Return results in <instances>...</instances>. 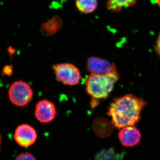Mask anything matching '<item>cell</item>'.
<instances>
[{
  "label": "cell",
  "instance_id": "cell-17",
  "mask_svg": "<svg viewBox=\"0 0 160 160\" xmlns=\"http://www.w3.org/2000/svg\"><path fill=\"white\" fill-rule=\"evenodd\" d=\"M1 142H2V137H1V134H0V150H1Z\"/></svg>",
  "mask_w": 160,
  "mask_h": 160
},
{
  "label": "cell",
  "instance_id": "cell-1",
  "mask_svg": "<svg viewBox=\"0 0 160 160\" xmlns=\"http://www.w3.org/2000/svg\"><path fill=\"white\" fill-rule=\"evenodd\" d=\"M146 102L132 94H127L113 99L108 114L114 127L118 129L134 126L141 118V112Z\"/></svg>",
  "mask_w": 160,
  "mask_h": 160
},
{
  "label": "cell",
  "instance_id": "cell-14",
  "mask_svg": "<svg viewBox=\"0 0 160 160\" xmlns=\"http://www.w3.org/2000/svg\"><path fill=\"white\" fill-rule=\"evenodd\" d=\"M15 160H36L34 157L29 152H24L18 155L16 158Z\"/></svg>",
  "mask_w": 160,
  "mask_h": 160
},
{
  "label": "cell",
  "instance_id": "cell-4",
  "mask_svg": "<svg viewBox=\"0 0 160 160\" xmlns=\"http://www.w3.org/2000/svg\"><path fill=\"white\" fill-rule=\"evenodd\" d=\"M33 91L29 84L22 81H16L9 90V100L15 106L22 107L32 99Z\"/></svg>",
  "mask_w": 160,
  "mask_h": 160
},
{
  "label": "cell",
  "instance_id": "cell-5",
  "mask_svg": "<svg viewBox=\"0 0 160 160\" xmlns=\"http://www.w3.org/2000/svg\"><path fill=\"white\" fill-rule=\"evenodd\" d=\"M86 69L91 74L106 75L117 72L114 63L95 57L88 59L86 62Z\"/></svg>",
  "mask_w": 160,
  "mask_h": 160
},
{
  "label": "cell",
  "instance_id": "cell-3",
  "mask_svg": "<svg viewBox=\"0 0 160 160\" xmlns=\"http://www.w3.org/2000/svg\"><path fill=\"white\" fill-rule=\"evenodd\" d=\"M57 81L68 86L79 84L82 76L78 67L68 63L55 64L52 66Z\"/></svg>",
  "mask_w": 160,
  "mask_h": 160
},
{
  "label": "cell",
  "instance_id": "cell-2",
  "mask_svg": "<svg viewBox=\"0 0 160 160\" xmlns=\"http://www.w3.org/2000/svg\"><path fill=\"white\" fill-rule=\"evenodd\" d=\"M119 78L118 72L106 75L91 74L86 80V91L92 98L106 99Z\"/></svg>",
  "mask_w": 160,
  "mask_h": 160
},
{
  "label": "cell",
  "instance_id": "cell-9",
  "mask_svg": "<svg viewBox=\"0 0 160 160\" xmlns=\"http://www.w3.org/2000/svg\"><path fill=\"white\" fill-rule=\"evenodd\" d=\"M114 126L112 122L109 120L103 118H98L93 121L92 129L97 136L106 138L111 134Z\"/></svg>",
  "mask_w": 160,
  "mask_h": 160
},
{
  "label": "cell",
  "instance_id": "cell-6",
  "mask_svg": "<svg viewBox=\"0 0 160 160\" xmlns=\"http://www.w3.org/2000/svg\"><path fill=\"white\" fill-rule=\"evenodd\" d=\"M37 138V132L35 129L28 124L20 125L14 132L15 140L22 147H29L33 145Z\"/></svg>",
  "mask_w": 160,
  "mask_h": 160
},
{
  "label": "cell",
  "instance_id": "cell-10",
  "mask_svg": "<svg viewBox=\"0 0 160 160\" xmlns=\"http://www.w3.org/2000/svg\"><path fill=\"white\" fill-rule=\"evenodd\" d=\"M62 26V21L58 17H54L49 22L43 24L41 27V31L45 36L54 34L61 29Z\"/></svg>",
  "mask_w": 160,
  "mask_h": 160
},
{
  "label": "cell",
  "instance_id": "cell-7",
  "mask_svg": "<svg viewBox=\"0 0 160 160\" xmlns=\"http://www.w3.org/2000/svg\"><path fill=\"white\" fill-rule=\"evenodd\" d=\"M56 113L54 104L48 100H41L36 106L35 116L40 122H50L54 119Z\"/></svg>",
  "mask_w": 160,
  "mask_h": 160
},
{
  "label": "cell",
  "instance_id": "cell-16",
  "mask_svg": "<svg viewBox=\"0 0 160 160\" xmlns=\"http://www.w3.org/2000/svg\"><path fill=\"white\" fill-rule=\"evenodd\" d=\"M158 6L160 8V0H156Z\"/></svg>",
  "mask_w": 160,
  "mask_h": 160
},
{
  "label": "cell",
  "instance_id": "cell-13",
  "mask_svg": "<svg viewBox=\"0 0 160 160\" xmlns=\"http://www.w3.org/2000/svg\"><path fill=\"white\" fill-rule=\"evenodd\" d=\"M98 0H76L75 5L78 10L88 14L93 12L98 7Z\"/></svg>",
  "mask_w": 160,
  "mask_h": 160
},
{
  "label": "cell",
  "instance_id": "cell-8",
  "mask_svg": "<svg viewBox=\"0 0 160 160\" xmlns=\"http://www.w3.org/2000/svg\"><path fill=\"white\" fill-rule=\"evenodd\" d=\"M120 142L126 147H133L139 142L141 134L139 130L134 126L122 128L118 135Z\"/></svg>",
  "mask_w": 160,
  "mask_h": 160
},
{
  "label": "cell",
  "instance_id": "cell-15",
  "mask_svg": "<svg viewBox=\"0 0 160 160\" xmlns=\"http://www.w3.org/2000/svg\"><path fill=\"white\" fill-rule=\"evenodd\" d=\"M154 49L157 54L160 58V32L157 39L156 42L154 46Z\"/></svg>",
  "mask_w": 160,
  "mask_h": 160
},
{
  "label": "cell",
  "instance_id": "cell-12",
  "mask_svg": "<svg viewBox=\"0 0 160 160\" xmlns=\"http://www.w3.org/2000/svg\"><path fill=\"white\" fill-rule=\"evenodd\" d=\"M138 0H108L107 8L114 12H118L123 9L129 8L136 4Z\"/></svg>",
  "mask_w": 160,
  "mask_h": 160
},
{
  "label": "cell",
  "instance_id": "cell-11",
  "mask_svg": "<svg viewBox=\"0 0 160 160\" xmlns=\"http://www.w3.org/2000/svg\"><path fill=\"white\" fill-rule=\"evenodd\" d=\"M124 151L118 152L113 148L104 149L96 155L97 160H122L125 156Z\"/></svg>",
  "mask_w": 160,
  "mask_h": 160
}]
</instances>
